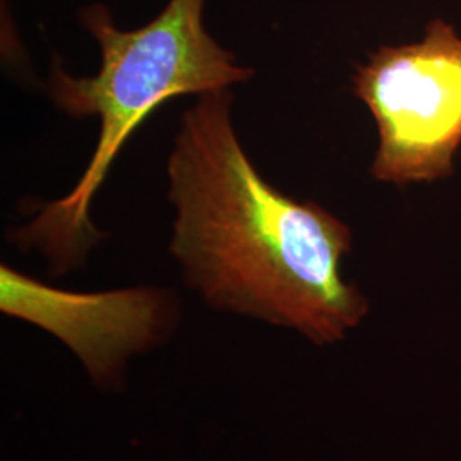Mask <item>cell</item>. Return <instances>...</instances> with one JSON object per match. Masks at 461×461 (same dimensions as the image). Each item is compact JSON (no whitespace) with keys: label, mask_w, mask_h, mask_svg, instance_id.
I'll use <instances>...</instances> for the list:
<instances>
[{"label":"cell","mask_w":461,"mask_h":461,"mask_svg":"<svg viewBox=\"0 0 461 461\" xmlns=\"http://www.w3.org/2000/svg\"><path fill=\"white\" fill-rule=\"evenodd\" d=\"M0 312L60 340L99 388H116L129 361L173 335L176 296L154 285L99 293L60 289L13 265H0Z\"/></svg>","instance_id":"4"},{"label":"cell","mask_w":461,"mask_h":461,"mask_svg":"<svg viewBox=\"0 0 461 461\" xmlns=\"http://www.w3.org/2000/svg\"><path fill=\"white\" fill-rule=\"evenodd\" d=\"M207 0H166L135 30H123L104 4L86 5L79 23L99 50L93 76H74L59 60L45 89L51 104L72 120L96 118V146L81 178L64 197L45 202L33 219L9 230L7 241L45 258L53 277L79 270L104 240L93 203L125 144L171 99L232 89L255 70L222 47L205 26Z\"/></svg>","instance_id":"2"},{"label":"cell","mask_w":461,"mask_h":461,"mask_svg":"<svg viewBox=\"0 0 461 461\" xmlns=\"http://www.w3.org/2000/svg\"><path fill=\"white\" fill-rule=\"evenodd\" d=\"M234 93L197 96L166 159L169 255L183 282L215 312L293 330L316 346L344 340L369 301L342 274L354 248L344 219L284 194L243 146Z\"/></svg>","instance_id":"1"},{"label":"cell","mask_w":461,"mask_h":461,"mask_svg":"<svg viewBox=\"0 0 461 461\" xmlns=\"http://www.w3.org/2000/svg\"><path fill=\"white\" fill-rule=\"evenodd\" d=\"M350 91L376 129L375 182L415 186L455 175L461 149V33L443 17L424 33L381 45L356 67Z\"/></svg>","instance_id":"3"}]
</instances>
